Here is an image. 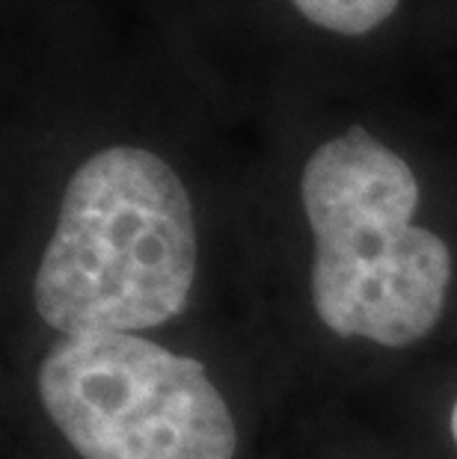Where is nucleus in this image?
<instances>
[{
  "label": "nucleus",
  "mask_w": 457,
  "mask_h": 459,
  "mask_svg": "<svg viewBox=\"0 0 457 459\" xmlns=\"http://www.w3.org/2000/svg\"><path fill=\"white\" fill-rule=\"evenodd\" d=\"M306 22L338 36H365L401 6V0H291Z\"/></svg>",
  "instance_id": "obj_4"
},
{
  "label": "nucleus",
  "mask_w": 457,
  "mask_h": 459,
  "mask_svg": "<svg viewBox=\"0 0 457 459\" xmlns=\"http://www.w3.org/2000/svg\"><path fill=\"white\" fill-rule=\"evenodd\" d=\"M197 276V220L172 166L137 145L92 154L66 184L33 279L60 335H134L179 317Z\"/></svg>",
  "instance_id": "obj_1"
},
{
  "label": "nucleus",
  "mask_w": 457,
  "mask_h": 459,
  "mask_svg": "<svg viewBox=\"0 0 457 459\" xmlns=\"http://www.w3.org/2000/svg\"><path fill=\"white\" fill-rule=\"evenodd\" d=\"M452 436H454V445H457V400H454V409H452Z\"/></svg>",
  "instance_id": "obj_5"
},
{
  "label": "nucleus",
  "mask_w": 457,
  "mask_h": 459,
  "mask_svg": "<svg viewBox=\"0 0 457 459\" xmlns=\"http://www.w3.org/2000/svg\"><path fill=\"white\" fill-rule=\"evenodd\" d=\"M39 397L83 459H232L238 447L206 368L137 335H63Z\"/></svg>",
  "instance_id": "obj_3"
},
{
  "label": "nucleus",
  "mask_w": 457,
  "mask_h": 459,
  "mask_svg": "<svg viewBox=\"0 0 457 459\" xmlns=\"http://www.w3.org/2000/svg\"><path fill=\"white\" fill-rule=\"evenodd\" d=\"M300 199L315 238L321 324L381 347L422 341L445 308L452 252L413 222L419 181L401 154L354 125L312 152Z\"/></svg>",
  "instance_id": "obj_2"
}]
</instances>
